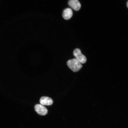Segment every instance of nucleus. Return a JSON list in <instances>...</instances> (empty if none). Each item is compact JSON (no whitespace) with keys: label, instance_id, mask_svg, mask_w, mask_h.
<instances>
[{"label":"nucleus","instance_id":"f257e3e1","mask_svg":"<svg viewBox=\"0 0 128 128\" xmlns=\"http://www.w3.org/2000/svg\"><path fill=\"white\" fill-rule=\"evenodd\" d=\"M67 64L68 68L74 72L79 71L82 67L81 64L76 58L69 60Z\"/></svg>","mask_w":128,"mask_h":128},{"label":"nucleus","instance_id":"f03ea898","mask_svg":"<svg viewBox=\"0 0 128 128\" xmlns=\"http://www.w3.org/2000/svg\"><path fill=\"white\" fill-rule=\"evenodd\" d=\"M73 55L76 58L81 64L85 63L87 61V59L85 56L82 54L80 50L79 49L76 48L74 50Z\"/></svg>","mask_w":128,"mask_h":128},{"label":"nucleus","instance_id":"7ed1b4c3","mask_svg":"<svg viewBox=\"0 0 128 128\" xmlns=\"http://www.w3.org/2000/svg\"><path fill=\"white\" fill-rule=\"evenodd\" d=\"M34 109L36 112L40 116H45L48 113L47 109L43 105L38 104L35 106Z\"/></svg>","mask_w":128,"mask_h":128},{"label":"nucleus","instance_id":"20e7f679","mask_svg":"<svg viewBox=\"0 0 128 128\" xmlns=\"http://www.w3.org/2000/svg\"><path fill=\"white\" fill-rule=\"evenodd\" d=\"M69 5L74 10L78 11L80 9L81 5L78 0H70Z\"/></svg>","mask_w":128,"mask_h":128},{"label":"nucleus","instance_id":"39448f33","mask_svg":"<svg viewBox=\"0 0 128 128\" xmlns=\"http://www.w3.org/2000/svg\"><path fill=\"white\" fill-rule=\"evenodd\" d=\"M40 103L43 105L50 106L52 104L53 102L52 98L47 97H42L40 100Z\"/></svg>","mask_w":128,"mask_h":128},{"label":"nucleus","instance_id":"423d86ee","mask_svg":"<svg viewBox=\"0 0 128 128\" xmlns=\"http://www.w3.org/2000/svg\"><path fill=\"white\" fill-rule=\"evenodd\" d=\"M72 15V11L70 8H67L64 10L63 16L65 20H70L71 18Z\"/></svg>","mask_w":128,"mask_h":128},{"label":"nucleus","instance_id":"0eeeda50","mask_svg":"<svg viewBox=\"0 0 128 128\" xmlns=\"http://www.w3.org/2000/svg\"><path fill=\"white\" fill-rule=\"evenodd\" d=\"M127 7L128 8V2L127 3Z\"/></svg>","mask_w":128,"mask_h":128}]
</instances>
